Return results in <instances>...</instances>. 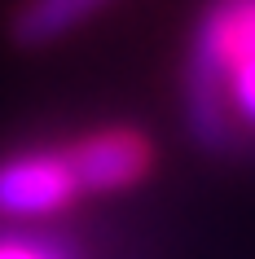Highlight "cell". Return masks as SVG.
Masks as SVG:
<instances>
[{
    "instance_id": "6da1fadb",
    "label": "cell",
    "mask_w": 255,
    "mask_h": 259,
    "mask_svg": "<svg viewBox=\"0 0 255 259\" xmlns=\"http://www.w3.org/2000/svg\"><path fill=\"white\" fill-rule=\"evenodd\" d=\"M185 123L220 154L238 127L255 132V0H211L185 53Z\"/></svg>"
},
{
    "instance_id": "7a4b0ae2",
    "label": "cell",
    "mask_w": 255,
    "mask_h": 259,
    "mask_svg": "<svg viewBox=\"0 0 255 259\" xmlns=\"http://www.w3.org/2000/svg\"><path fill=\"white\" fill-rule=\"evenodd\" d=\"M80 198V180L70 171L66 145H35L0 158V220L40 224L70 211Z\"/></svg>"
},
{
    "instance_id": "3957f363",
    "label": "cell",
    "mask_w": 255,
    "mask_h": 259,
    "mask_svg": "<svg viewBox=\"0 0 255 259\" xmlns=\"http://www.w3.org/2000/svg\"><path fill=\"white\" fill-rule=\"evenodd\" d=\"M70 171L80 180V193H119L132 189L136 180H145L154 167V150L150 141L132 127H101L88 137L66 145Z\"/></svg>"
},
{
    "instance_id": "277c9868",
    "label": "cell",
    "mask_w": 255,
    "mask_h": 259,
    "mask_svg": "<svg viewBox=\"0 0 255 259\" xmlns=\"http://www.w3.org/2000/svg\"><path fill=\"white\" fill-rule=\"evenodd\" d=\"M101 5H110V0H22L14 14V40L22 49L53 44L57 35L80 27L88 14H97Z\"/></svg>"
},
{
    "instance_id": "5b68a950",
    "label": "cell",
    "mask_w": 255,
    "mask_h": 259,
    "mask_svg": "<svg viewBox=\"0 0 255 259\" xmlns=\"http://www.w3.org/2000/svg\"><path fill=\"white\" fill-rule=\"evenodd\" d=\"M0 259H80V255L62 237H53V233L9 224V229H0Z\"/></svg>"
}]
</instances>
